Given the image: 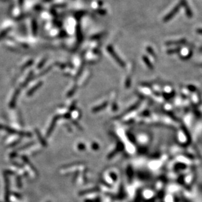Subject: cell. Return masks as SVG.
Segmentation results:
<instances>
[{"instance_id":"cell-1","label":"cell","mask_w":202,"mask_h":202,"mask_svg":"<svg viewBox=\"0 0 202 202\" xmlns=\"http://www.w3.org/2000/svg\"><path fill=\"white\" fill-rule=\"evenodd\" d=\"M107 50L109 54H111V56L115 59V60L116 62H117L122 68H124V67H125V63H124V61H123V60L118 56V54H116V52L115 51V50L113 49V47H112L111 45L107 46Z\"/></svg>"},{"instance_id":"cell-2","label":"cell","mask_w":202,"mask_h":202,"mask_svg":"<svg viewBox=\"0 0 202 202\" xmlns=\"http://www.w3.org/2000/svg\"><path fill=\"white\" fill-rule=\"evenodd\" d=\"M180 5H181L180 4H179V5H177L176 7H174V9H173V10H172V11H171L170 13H169V14H168V15H167L166 17H165V18H164V22H168L169 20H171L172 18H173L174 16L175 15V14H176L177 13H178L179 9H180Z\"/></svg>"},{"instance_id":"cell-3","label":"cell","mask_w":202,"mask_h":202,"mask_svg":"<svg viewBox=\"0 0 202 202\" xmlns=\"http://www.w3.org/2000/svg\"><path fill=\"white\" fill-rule=\"evenodd\" d=\"M60 118V115H56V116H54V118H53V121H52L51 124H50V127H49V130H48V131H47V133H46V136H47V137H49V136H50V135L51 134V133L53 132V130H54V126H55L56 123L57 122V121H58V119Z\"/></svg>"},{"instance_id":"cell-4","label":"cell","mask_w":202,"mask_h":202,"mask_svg":"<svg viewBox=\"0 0 202 202\" xmlns=\"http://www.w3.org/2000/svg\"><path fill=\"white\" fill-rule=\"evenodd\" d=\"M19 94H20V90L17 89V90L15 91V92L14 93V94H13L11 101L10 103H9V106H10L11 108H14V107H15L16 103H17V97H18Z\"/></svg>"},{"instance_id":"cell-5","label":"cell","mask_w":202,"mask_h":202,"mask_svg":"<svg viewBox=\"0 0 202 202\" xmlns=\"http://www.w3.org/2000/svg\"><path fill=\"white\" fill-rule=\"evenodd\" d=\"M0 129L4 130L6 131L7 132L11 133V134H14V133H17V134L18 135L20 134V132H18V131H17L16 130L13 129V128H9V127L8 126H5L1 125V124H0Z\"/></svg>"},{"instance_id":"cell-6","label":"cell","mask_w":202,"mask_h":202,"mask_svg":"<svg viewBox=\"0 0 202 202\" xmlns=\"http://www.w3.org/2000/svg\"><path fill=\"white\" fill-rule=\"evenodd\" d=\"M42 85H43V82H42V81H41V82H38V83H37V85H35V86H33V88H32V89H30L28 91V92L27 96H32V95H33V94L35 93V92H36V91H37V90H38L39 88H40V87L42 86Z\"/></svg>"},{"instance_id":"cell-7","label":"cell","mask_w":202,"mask_h":202,"mask_svg":"<svg viewBox=\"0 0 202 202\" xmlns=\"http://www.w3.org/2000/svg\"><path fill=\"white\" fill-rule=\"evenodd\" d=\"M5 200L7 202L9 201V183L7 176H5Z\"/></svg>"},{"instance_id":"cell-8","label":"cell","mask_w":202,"mask_h":202,"mask_svg":"<svg viewBox=\"0 0 202 202\" xmlns=\"http://www.w3.org/2000/svg\"><path fill=\"white\" fill-rule=\"evenodd\" d=\"M182 4H183V5L184 6V7H185V11H186V13H187V16H188L189 18H191V17H192V11H190V9L189 7L188 6V4H187V3L185 2V1H183V3H182Z\"/></svg>"},{"instance_id":"cell-9","label":"cell","mask_w":202,"mask_h":202,"mask_svg":"<svg viewBox=\"0 0 202 202\" xmlns=\"http://www.w3.org/2000/svg\"><path fill=\"white\" fill-rule=\"evenodd\" d=\"M35 132H36V133H37V137H38V139H39V140L40 141V142H41V143L42 144L43 146H44V147H46V145H47V144H46V142L45 141V140H44V139L43 138L42 136H41V135L40 134V132H39L38 130H36Z\"/></svg>"},{"instance_id":"cell-10","label":"cell","mask_w":202,"mask_h":202,"mask_svg":"<svg viewBox=\"0 0 202 202\" xmlns=\"http://www.w3.org/2000/svg\"><path fill=\"white\" fill-rule=\"evenodd\" d=\"M32 33H33V35H36L37 32V24L35 20H32Z\"/></svg>"},{"instance_id":"cell-11","label":"cell","mask_w":202,"mask_h":202,"mask_svg":"<svg viewBox=\"0 0 202 202\" xmlns=\"http://www.w3.org/2000/svg\"><path fill=\"white\" fill-rule=\"evenodd\" d=\"M106 106H107V102H105L104 103H103L102 105H100V106H97V107H96L94 108L93 110H92V111L94 112V113H96V112H98V111H100L102 110L103 109H104V108H105Z\"/></svg>"},{"instance_id":"cell-12","label":"cell","mask_w":202,"mask_h":202,"mask_svg":"<svg viewBox=\"0 0 202 202\" xmlns=\"http://www.w3.org/2000/svg\"><path fill=\"white\" fill-rule=\"evenodd\" d=\"M143 61H144V63H145L146 65H147V66L148 67L149 69H153V65H152V64H151V62H150L149 60H148V58H147V56H143Z\"/></svg>"},{"instance_id":"cell-13","label":"cell","mask_w":202,"mask_h":202,"mask_svg":"<svg viewBox=\"0 0 202 202\" xmlns=\"http://www.w3.org/2000/svg\"><path fill=\"white\" fill-rule=\"evenodd\" d=\"M32 75H33V71H31V73H29V75L28 76V77H27V79H26V81H25L24 82L23 85H22V86H26V85H27V84L28 83L29 81H30L31 79H32Z\"/></svg>"},{"instance_id":"cell-14","label":"cell","mask_w":202,"mask_h":202,"mask_svg":"<svg viewBox=\"0 0 202 202\" xmlns=\"http://www.w3.org/2000/svg\"><path fill=\"white\" fill-rule=\"evenodd\" d=\"M10 29H11V28H7V29H5V30H3L2 32H1V33H0V40H1V39L3 38V37H5V36L7 34V33L9 32V31H10Z\"/></svg>"},{"instance_id":"cell-15","label":"cell","mask_w":202,"mask_h":202,"mask_svg":"<svg viewBox=\"0 0 202 202\" xmlns=\"http://www.w3.org/2000/svg\"><path fill=\"white\" fill-rule=\"evenodd\" d=\"M75 90H76V87L75 86V87H73V88H72V89L71 90L69 91V92H68V97H71V96H73V94H74L75 92Z\"/></svg>"},{"instance_id":"cell-16","label":"cell","mask_w":202,"mask_h":202,"mask_svg":"<svg viewBox=\"0 0 202 202\" xmlns=\"http://www.w3.org/2000/svg\"><path fill=\"white\" fill-rule=\"evenodd\" d=\"M185 40H180L179 41H176V42H169L167 43V45H172V44H183L185 43Z\"/></svg>"},{"instance_id":"cell-17","label":"cell","mask_w":202,"mask_h":202,"mask_svg":"<svg viewBox=\"0 0 202 202\" xmlns=\"http://www.w3.org/2000/svg\"><path fill=\"white\" fill-rule=\"evenodd\" d=\"M32 64H33V60H29V61H28V62L26 63V64H25L23 66H22V69H25V68H27L28 67L30 66V65H32Z\"/></svg>"},{"instance_id":"cell-18","label":"cell","mask_w":202,"mask_h":202,"mask_svg":"<svg viewBox=\"0 0 202 202\" xmlns=\"http://www.w3.org/2000/svg\"><path fill=\"white\" fill-rule=\"evenodd\" d=\"M46 61V58H44L43 60L42 61H41V62L39 63V64L38 66H37V68H38V69H40V68H42V67L43 66L44 64H45V61Z\"/></svg>"},{"instance_id":"cell-19","label":"cell","mask_w":202,"mask_h":202,"mask_svg":"<svg viewBox=\"0 0 202 202\" xmlns=\"http://www.w3.org/2000/svg\"><path fill=\"white\" fill-rule=\"evenodd\" d=\"M179 50H180V48H178V49H173V50H169L168 51V54H173V53H177V52L179 51Z\"/></svg>"},{"instance_id":"cell-20","label":"cell","mask_w":202,"mask_h":202,"mask_svg":"<svg viewBox=\"0 0 202 202\" xmlns=\"http://www.w3.org/2000/svg\"><path fill=\"white\" fill-rule=\"evenodd\" d=\"M147 51H148V53H149V54H151V55H152V56H154L155 54H154V50L152 49V48L147 47Z\"/></svg>"},{"instance_id":"cell-21","label":"cell","mask_w":202,"mask_h":202,"mask_svg":"<svg viewBox=\"0 0 202 202\" xmlns=\"http://www.w3.org/2000/svg\"><path fill=\"white\" fill-rule=\"evenodd\" d=\"M17 186H18V187H21V186H22V184H21V180H18V177H17Z\"/></svg>"},{"instance_id":"cell-22","label":"cell","mask_w":202,"mask_h":202,"mask_svg":"<svg viewBox=\"0 0 202 202\" xmlns=\"http://www.w3.org/2000/svg\"><path fill=\"white\" fill-rule=\"evenodd\" d=\"M79 148L80 150L84 149V148H85V145L82 144H80L79 145Z\"/></svg>"},{"instance_id":"cell-23","label":"cell","mask_w":202,"mask_h":202,"mask_svg":"<svg viewBox=\"0 0 202 202\" xmlns=\"http://www.w3.org/2000/svg\"><path fill=\"white\" fill-rule=\"evenodd\" d=\"M75 103H73L71 105V106L70 110L71 111H73V109H75Z\"/></svg>"},{"instance_id":"cell-24","label":"cell","mask_w":202,"mask_h":202,"mask_svg":"<svg viewBox=\"0 0 202 202\" xmlns=\"http://www.w3.org/2000/svg\"><path fill=\"white\" fill-rule=\"evenodd\" d=\"M64 118H70L71 115L69 114V113H68V114L64 115Z\"/></svg>"},{"instance_id":"cell-25","label":"cell","mask_w":202,"mask_h":202,"mask_svg":"<svg viewBox=\"0 0 202 202\" xmlns=\"http://www.w3.org/2000/svg\"><path fill=\"white\" fill-rule=\"evenodd\" d=\"M188 88H189V89L191 91H194V90H196V88H195L194 86H188Z\"/></svg>"},{"instance_id":"cell-26","label":"cell","mask_w":202,"mask_h":202,"mask_svg":"<svg viewBox=\"0 0 202 202\" xmlns=\"http://www.w3.org/2000/svg\"><path fill=\"white\" fill-rule=\"evenodd\" d=\"M97 12H98L99 13H101V14H105V13H106V11H103V10H101V11H98Z\"/></svg>"},{"instance_id":"cell-27","label":"cell","mask_w":202,"mask_h":202,"mask_svg":"<svg viewBox=\"0 0 202 202\" xmlns=\"http://www.w3.org/2000/svg\"><path fill=\"white\" fill-rule=\"evenodd\" d=\"M197 33H200V34H202V29H197Z\"/></svg>"},{"instance_id":"cell-28","label":"cell","mask_w":202,"mask_h":202,"mask_svg":"<svg viewBox=\"0 0 202 202\" xmlns=\"http://www.w3.org/2000/svg\"><path fill=\"white\" fill-rule=\"evenodd\" d=\"M83 69V66H82V67H81V69ZM81 71H79V75L81 74Z\"/></svg>"}]
</instances>
